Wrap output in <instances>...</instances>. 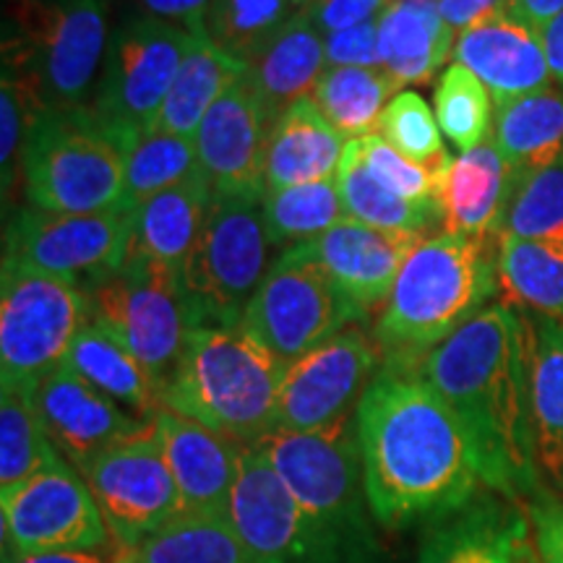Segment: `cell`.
I'll use <instances>...</instances> for the list:
<instances>
[{"label": "cell", "mask_w": 563, "mask_h": 563, "mask_svg": "<svg viewBox=\"0 0 563 563\" xmlns=\"http://www.w3.org/2000/svg\"><path fill=\"white\" fill-rule=\"evenodd\" d=\"M123 553L133 563H251L222 514L180 511L152 538Z\"/></svg>", "instance_id": "d590c367"}, {"label": "cell", "mask_w": 563, "mask_h": 563, "mask_svg": "<svg viewBox=\"0 0 563 563\" xmlns=\"http://www.w3.org/2000/svg\"><path fill=\"white\" fill-rule=\"evenodd\" d=\"M350 220L336 180L279 188L264 196V224L272 245H300Z\"/></svg>", "instance_id": "f35d334b"}, {"label": "cell", "mask_w": 563, "mask_h": 563, "mask_svg": "<svg viewBox=\"0 0 563 563\" xmlns=\"http://www.w3.org/2000/svg\"><path fill=\"white\" fill-rule=\"evenodd\" d=\"M108 45L104 0H11L5 11L3 63L45 110L89 108Z\"/></svg>", "instance_id": "8992f818"}, {"label": "cell", "mask_w": 563, "mask_h": 563, "mask_svg": "<svg viewBox=\"0 0 563 563\" xmlns=\"http://www.w3.org/2000/svg\"><path fill=\"white\" fill-rule=\"evenodd\" d=\"M123 209L131 211L201 170L196 141L159 129L141 133L123 146Z\"/></svg>", "instance_id": "74e56055"}, {"label": "cell", "mask_w": 563, "mask_h": 563, "mask_svg": "<svg viewBox=\"0 0 563 563\" xmlns=\"http://www.w3.org/2000/svg\"><path fill=\"white\" fill-rule=\"evenodd\" d=\"M517 178V170L493 141L449 157L439 191L443 230L470 238H501Z\"/></svg>", "instance_id": "d4e9b609"}, {"label": "cell", "mask_w": 563, "mask_h": 563, "mask_svg": "<svg viewBox=\"0 0 563 563\" xmlns=\"http://www.w3.org/2000/svg\"><path fill=\"white\" fill-rule=\"evenodd\" d=\"M334 180L350 220L368 224V228L428 235V230L435 222H441L439 207L399 199V196L386 191L382 183L373 178L363 162L361 139L347 141V150H344L340 173H336Z\"/></svg>", "instance_id": "d6a6232c"}, {"label": "cell", "mask_w": 563, "mask_h": 563, "mask_svg": "<svg viewBox=\"0 0 563 563\" xmlns=\"http://www.w3.org/2000/svg\"><path fill=\"white\" fill-rule=\"evenodd\" d=\"M433 104L443 139L452 141L460 152H470L488 141V133L496 123L490 91L462 63H452L441 70Z\"/></svg>", "instance_id": "60d3db41"}, {"label": "cell", "mask_w": 563, "mask_h": 563, "mask_svg": "<svg viewBox=\"0 0 563 563\" xmlns=\"http://www.w3.org/2000/svg\"><path fill=\"white\" fill-rule=\"evenodd\" d=\"M525 329L532 446L545 490L563 493V321L519 313Z\"/></svg>", "instance_id": "cb8c5ba5"}, {"label": "cell", "mask_w": 563, "mask_h": 563, "mask_svg": "<svg viewBox=\"0 0 563 563\" xmlns=\"http://www.w3.org/2000/svg\"><path fill=\"white\" fill-rule=\"evenodd\" d=\"M368 509L389 530L441 522L481 498V464L456 412L426 378L386 368L357 405Z\"/></svg>", "instance_id": "6da1fadb"}, {"label": "cell", "mask_w": 563, "mask_h": 563, "mask_svg": "<svg viewBox=\"0 0 563 563\" xmlns=\"http://www.w3.org/2000/svg\"><path fill=\"white\" fill-rule=\"evenodd\" d=\"M538 34H540V42H543L545 60H548V68H551L553 81L563 89V11L555 19L548 21Z\"/></svg>", "instance_id": "816d5d0a"}, {"label": "cell", "mask_w": 563, "mask_h": 563, "mask_svg": "<svg viewBox=\"0 0 563 563\" xmlns=\"http://www.w3.org/2000/svg\"><path fill=\"white\" fill-rule=\"evenodd\" d=\"M306 3H308V0H295V5H298V11H300Z\"/></svg>", "instance_id": "11a10c76"}, {"label": "cell", "mask_w": 563, "mask_h": 563, "mask_svg": "<svg viewBox=\"0 0 563 563\" xmlns=\"http://www.w3.org/2000/svg\"><path fill=\"white\" fill-rule=\"evenodd\" d=\"M19 175L34 209L95 214L123 207V150L89 108L42 110L26 133Z\"/></svg>", "instance_id": "52a82bcc"}, {"label": "cell", "mask_w": 563, "mask_h": 563, "mask_svg": "<svg viewBox=\"0 0 563 563\" xmlns=\"http://www.w3.org/2000/svg\"><path fill=\"white\" fill-rule=\"evenodd\" d=\"M498 241L441 230L415 245L373 327L389 368L412 371L490 306L501 290Z\"/></svg>", "instance_id": "3957f363"}, {"label": "cell", "mask_w": 563, "mask_h": 563, "mask_svg": "<svg viewBox=\"0 0 563 563\" xmlns=\"http://www.w3.org/2000/svg\"><path fill=\"white\" fill-rule=\"evenodd\" d=\"M3 563H115L104 551L76 553H13L3 551Z\"/></svg>", "instance_id": "f5cc1de1"}, {"label": "cell", "mask_w": 563, "mask_h": 563, "mask_svg": "<svg viewBox=\"0 0 563 563\" xmlns=\"http://www.w3.org/2000/svg\"><path fill=\"white\" fill-rule=\"evenodd\" d=\"M115 563H133V561L121 551V553H115Z\"/></svg>", "instance_id": "db71d44e"}, {"label": "cell", "mask_w": 563, "mask_h": 563, "mask_svg": "<svg viewBox=\"0 0 563 563\" xmlns=\"http://www.w3.org/2000/svg\"><path fill=\"white\" fill-rule=\"evenodd\" d=\"M386 3L389 0H308L300 13H306L316 30L323 37H329V34L352 30V26L378 19Z\"/></svg>", "instance_id": "bcb514c9"}, {"label": "cell", "mask_w": 563, "mask_h": 563, "mask_svg": "<svg viewBox=\"0 0 563 563\" xmlns=\"http://www.w3.org/2000/svg\"><path fill=\"white\" fill-rule=\"evenodd\" d=\"M152 422L175 488L180 493L183 511L228 517L241 443L165 407L154 415Z\"/></svg>", "instance_id": "44dd1931"}, {"label": "cell", "mask_w": 563, "mask_h": 563, "mask_svg": "<svg viewBox=\"0 0 563 563\" xmlns=\"http://www.w3.org/2000/svg\"><path fill=\"white\" fill-rule=\"evenodd\" d=\"M188 45L191 32L150 13L112 34L89 112L121 150L154 129Z\"/></svg>", "instance_id": "8fae6325"}, {"label": "cell", "mask_w": 563, "mask_h": 563, "mask_svg": "<svg viewBox=\"0 0 563 563\" xmlns=\"http://www.w3.org/2000/svg\"><path fill=\"white\" fill-rule=\"evenodd\" d=\"M282 365L245 329L194 327L162 407L251 446L274 431Z\"/></svg>", "instance_id": "277c9868"}, {"label": "cell", "mask_w": 563, "mask_h": 563, "mask_svg": "<svg viewBox=\"0 0 563 563\" xmlns=\"http://www.w3.org/2000/svg\"><path fill=\"white\" fill-rule=\"evenodd\" d=\"M452 58L473 70L496 104L551 87L553 79L540 34L509 13L462 32Z\"/></svg>", "instance_id": "603a6c76"}, {"label": "cell", "mask_w": 563, "mask_h": 563, "mask_svg": "<svg viewBox=\"0 0 563 563\" xmlns=\"http://www.w3.org/2000/svg\"><path fill=\"white\" fill-rule=\"evenodd\" d=\"M89 323V298L53 274L5 266L0 279V386L37 391Z\"/></svg>", "instance_id": "30bf717a"}, {"label": "cell", "mask_w": 563, "mask_h": 563, "mask_svg": "<svg viewBox=\"0 0 563 563\" xmlns=\"http://www.w3.org/2000/svg\"><path fill=\"white\" fill-rule=\"evenodd\" d=\"M131 209L55 214L34 207L13 211L3 232V264L70 279L81 290L108 277L129 256Z\"/></svg>", "instance_id": "4fadbf2b"}, {"label": "cell", "mask_w": 563, "mask_h": 563, "mask_svg": "<svg viewBox=\"0 0 563 563\" xmlns=\"http://www.w3.org/2000/svg\"><path fill=\"white\" fill-rule=\"evenodd\" d=\"M139 3L144 5V11L150 16L173 21V24L183 26V30L194 32L203 26L211 0H139Z\"/></svg>", "instance_id": "681fc988"}, {"label": "cell", "mask_w": 563, "mask_h": 563, "mask_svg": "<svg viewBox=\"0 0 563 563\" xmlns=\"http://www.w3.org/2000/svg\"><path fill=\"white\" fill-rule=\"evenodd\" d=\"M327 70L323 34L308 21L306 13H295L277 32L262 55L251 63V79L274 123L292 104L311 100L316 84Z\"/></svg>", "instance_id": "f1b7e54d"}, {"label": "cell", "mask_w": 563, "mask_h": 563, "mask_svg": "<svg viewBox=\"0 0 563 563\" xmlns=\"http://www.w3.org/2000/svg\"><path fill=\"white\" fill-rule=\"evenodd\" d=\"M532 527L534 553L540 563H563V501L553 493L534 498L527 509Z\"/></svg>", "instance_id": "7dc6e473"}, {"label": "cell", "mask_w": 563, "mask_h": 563, "mask_svg": "<svg viewBox=\"0 0 563 563\" xmlns=\"http://www.w3.org/2000/svg\"><path fill=\"white\" fill-rule=\"evenodd\" d=\"M415 563H540L530 517L514 501L475 498L433 525Z\"/></svg>", "instance_id": "7402d4cb"}, {"label": "cell", "mask_w": 563, "mask_h": 563, "mask_svg": "<svg viewBox=\"0 0 563 563\" xmlns=\"http://www.w3.org/2000/svg\"><path fill=\"white\" fill-rule=\"evenodd\" d=\"M402 89L384 68H327L311 100L344 139L378 131L386 104Z\"/></svg>", "instance_id": "e575fe53"}, {"label": "cell", "mask_w": 563, "mask_h": 563, "mask_svg": "<svg viewBox=\"0 0 563 563\" xmlns=\"http://www.w3.org/2000/svg\"><path fill=\"white\" fill-rule=\"evenodd\" d=\"M84 292L89 298V323L121 344L152 373L154 382L165 386L191 332L178 274L129 251L115 272L91 282Z\"/></svg>", "instance_id": "9c48e42d"}, {"label": "cell", "mask_w": 563, "mask_h": 563, "mask_svg": "<svg viewBox=\"0 0 563 563\" xmlns=\"http://www.w3.org/2000/svg\"><path fill=\"white\" fill-rule=\"evenodd\" d=\"M412 371L462 420L485 488L506 501L545 496L532 446L525 329L511 306L483 308Z\"/></svg>", "instance_id": "7a4b0ae2"}, {"label": "cell", "mask_w": 563, "mask_h": 563, "mask_svg": "<svg viewBox=\"0 0 563 563\" xmlns=\"http://www.w3.org/2000/svg\"><path fill=\"white\" fill-rule=\"evenodd\" d=\"M361 319L319 264L287 249L266 272L241 327L282 365H290Z\"/></svg>", "instance_id": "7c38bea8"}, {"label": "cell", "mask_w": 563, "mask_h": 563, "mask_svg": "<svg viewBox=\"0 0 563 563\" xmlns=\"http://www.w3.org/2000/svg\"><path fill=\"white\" fill-rule=\"evenodd\" d=\"M89 485L110 538L131 551L183 511L154 422L76 470Z\"/></svg>", "instance_id": "5bb4252c"}, {"label": "cell", "mask_w": 563, "mask_h": 563, "mask_svg": "<svg viewBox=\"0 0 563 563\" xmlns=\"http://www.w3.org/2000/svg\"><path fill=\"white\" fill-rule=\"evenodd\" d=\"M422 238L426 235L386 232L357 220H344L313 241L292 249L319 264L365 319L376 308L382 311L405 258Z\"/></svg>", "instance_id": "ffe728a7"}, {"label": "cell", "mask_w": 563, "mask_h": 563, "mask_svg": "<svg viewBox=\"0 0 563 563\" xmlns=\"http://www.w3.org/2000/svg\"><path fill=\"white\" fill-rule=\"evenodd\" d=\"M209 203L211 186L201 170L178 186L152 196L150 201L133 209L129 251L180 277L183 264L199 241Z\"/></svg>", "instance_id": "83f0119b"}, {"label": "cell", "mask_w": 563, "mask_h": 563, "mask_svg": "<svg viewBox=\"0 0 563 563\" xmlns=\"http://www.w3.org/2000/svg\"><path fill=\"white\" fill-rule=\"evenodd\" d=\"M498 13H506V0H441V16L456 37Z\"/></svg>", "instance_id": "c3c4849f"}, {"label": "cell", "mask_w": 563, "mask_h": 563, "mask_svg": "<svg viewBox=\"0 0 563 563\" xmlns=\"http://www.w3.org/2000/svg\"><path fill=\"white\" fill-rule=\"evenodd\" d=\"M249 70L251 68L245 63L222 53L209 40L203 26L194 30L191 45H188L186 58L180 63V70L175 76L170 95L162 104L154 129L175 133V136L196 139L211 104L220 100L224 91Z\"/></svg>", "instance_id": "f546056e"}, {"label": "cell", "mask_w": 563, "mask_h": 563, "mask_svg": "<svg viewBox=\"0 0 563 563\" xmlns=\"http://www.w3.org/2000/svg\"><path fill=\"white\" fill-rule=\"evenodd\" d=\"M34 402L55 449L74 470L152 426V420L123 410L66 363L37 386Z\"/></svg>", "instance_id": "d6986e66"}, {"label": "cell", "mask_w": 563, "mask_h": 563, "mask_svg": "<svg viewBox=\"0 0 563 563\" xmlns=\"http://www.w3.org/2000/svg\"><path fill=\"white\" fill-rule=\"evenodd\" d=\"M501 235L563 245V157L519 175L506 207Z\"/></svg>", "instance_id": "b9f144b4"}, {"label": "cell", "mask_w": 563, "mask_h": 563, "mask_svg": "<svg viewBox=\"0 0 563 563\" xmlns=\"http://www.w3.org/2000/svg\"><path fill=\"white\" fill-rule=\"evenodd\" d=\"M0 511L3 551L76 553L104 551L110 543L100 506L66 460L0 493Z\"/></svg>", "instance_id": "9a60e30c"}, {"label": "cell", "mask_w": 563, "mask_h": 563, "mask_svg": "<svg viewBox=\"0 0 563 563\" xmlns=\"http://www.w3.org/2000/svg\"><path fill=\"white\" fill-rule=\"evenodd\" d=\"M382 347L363 329L347 327L285 365L274 431H319L357 410L378 376Z\"/></svg>", "instance_id": "2e32d148"}, {"label": "cell", "mask_w": 563, "mask_h": 563, "mask_svg": "<svg viewBox=\"0 0 563 563\" xmlns=\"http://www.w3.org/2000/svg\"><path fill=\"white\" fill-rule=\"evenodd\" d=\"M563 11V0H506V13L522 21L525 26L540 32L548 21Z\"/></svg>", "instance_id": "f907efd6"}, {"label": "cell", "mask_w": 563, "mask_h": 563, "mask_svg": "<svg viewBox=\"0 0 563 563\" xmlns=\"http://www.w3.org/2000/svg\"><path fill=\"white\" fill-rule=\"evenodd\" d=\"M454 45L441 0H389L378 13L382 66L399 87L431 81L454 55Z\"/></svg>", "instance_id": "4316f807"}, {"label": "cell", "mask_w": 563, "mask_h": 563, "mask_svg": "<svg viewBox=\"0 0 563 563\" xmlns=\"http://www.w3.org/2000/svg\"><path fill=\"white\" fill-rule=\"evenodd\" d=\"M66 365L141 420H154L162 410V386L152 373L95 323H87L70 344Z\"/></svg>", "instance_id": "1f68e13d"}, {"label": "cell", "mask_w": 563, "mask_h": 563, "mask_svg": "<svg viewBox=\"0 0 563 563\" xmlns=\"http://www.w3.org/2000/svg\"><path fill=\"white\" fill-rule=\"evenodd\" d=\"M295 13V0H211L203 30L222 53L251 68Z\"/></svg>", "instance_id": "ab89813d"}, {"label": "cell", "mask_w": 563, "mask_h": 563, "mask_svg": "<svg viewBox=\"0 0 563 563\" xmlns=\"http://www.w3.org/2000/svg\"><path fill=\"white\" fill-rule=\"evenodd\" d=\"M272 121L251 74L211 104L196 133V152L211 196L264 199V152Z\"/></svg>", "instance_id": "ac0fdd59"}, {"label": "cell", "mask_w": 563, "mask_h": 563, "mask_svg": "<svg viewBox=\"0 0 563 563\" xmlns=\"http://www.w3.org/2000/svg\"><path fill=\"white\" fill-rule=\"evenodd\" d=\"M327 68H384L378 51V19L352 26V30L323 37Z\"/></svg>", "instance_id": "f6af8a7d"}, {"label": "cell", "mask_w": 563, "mask_h": 563, "mask_svg": "<svg viewBox=\"0 0 563 563\" xmlns=\"http://www.w3.org/2000/svg\"><path fill=\"white\" fill-rule=\"evenodd\" d=\"M228 519L251 563H327L306 511L256 443L238 456Z\"/></svg>", "instance_id": "e0dca14e"}, {"label": "cell", "mask_w": 563, "mask_h": 563, "mask_svg": "<svg viewBox=\"0 0 563 563\" xmlns=\"http://www.w3.org/2000/svg\"><path fill=\"white\" fill-rule=\"evenodd\" d=\"M376 133L399 154L420 162V165H439L449 157L443 150L435 112L428 108V102L415 89H399L394 95V100L386 104Z\"/></svg>", "instance_id": "7bdbcfd3"}, {"label": "cell", "mask_w": 563, "mask_h": 563, "mask_svg": "<svg viewBox=\"0 0 563 563\" xmlns=\"http://www.w3.org/2000/svg\"><path fill=\"white\" fill-rule=\"evenodd\" d=\"M256 446L306 511L323 561H371L357 410L319 431H272Z\"/></svg>", "instance_id": "5b68a950"}, {"label": "cell", "mask_w": 563, "mask_h": 563, "mask_svg": "<svg viewBox=\"0 0 563 563\" xmlns=\"http://www.w3.org/2000/svg\"><path fill=\"white\" fill-rule=\"evenodd\" d=\"M347 141L313 100H302L272 123L264 152L266 191L334 180Z\"/></svg>", "instance_id": "484cf974"}, {"label": "cell", "mask_w": 563, "mask_h": 563, "mask_svg": "<svg viewBox=\"0 0 563 563\" xmlns=\"http://www.w3.org/2000/svg\"><path fill=\"white\" fill-rule=\"evenodd\" d=\"M58 462H63V456L45 431L34 391L3 386L0 391V493L16 488Z\"/></svg>", "instance_id": "8d00e7d4"}, {"label": "cell", "mask_w": 563, "mask_h": 563, "mask_svg": "<svg viewBox=\"0 0 563 563\" xmlns=\"http://www.w3.org/2000/svg\"><path fill=\"white\" fill-rule=\"evenodd\" d=\"M498 279L506 306L563 321V245L501 235Z\"/></svg>", "instance_id": "836d02e7"}, {"label": "cell", "mask_w": 563, "mask_h": 563, "mask_svg": "<svg viewBox=\"0 0 563 563\" xmlns=\"http://www.w3.org/2000/svg\"><path fill=\"white\" fill-rule=\"evenodd\" d=\"M361 146L365 167H368V173L382 183L386 191H391L405 201L439 207L441 173L449 157L439 162V165H420V162H412L405 154H399L391 144H386L378 133L363 136Z\"/></svg>", "instance_id": "ee69618b"}, {"label": "cell", "mask_w": 563, "mask_h": 563, "mask_svg": "<svg viewBox=\"0 0 563 563\" xmlns=\"http://www.w3.org/2000/svg\"><path fill=\"white\" fill-rule=\"evenodd\" d=\"M264 199L211 196L207 220L180 269L194 327H238L266 277Z\"/></svg>", "instance_id": "ba28073f"}, {"label": "cell", "mask_w": 563, "mask_h": 563, "mask_svg": "<svg viewBox=\"0 0 563 563\" xmlns=\"http://www.w3.org/2000/svg\"><path fill=\"white\" fill-rule=\"evenodd\" d=\"M493 144L517 175L563 157V89H538L496 104Z\"/></svg>", "instance_id": "4dcf8cb0"}]
</instances>
